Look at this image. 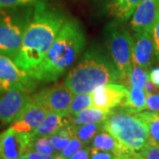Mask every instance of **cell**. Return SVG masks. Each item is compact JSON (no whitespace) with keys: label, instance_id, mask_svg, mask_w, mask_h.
I'll list each match as a JSON object with an SVG mask.
<instances>
[{"label":"cell","instance_id":"cell-1","mask_svg":"<svg viewBox=\"0 0 159 159\" xmlns=\"http://www.w3.org/2000/svg\"><path fill=\"white\" fill-rule=\"evenodd\" d=\"M66 20L61 11L43 2L34 4L22 43L13 61L32 78Z\"/></svg>","mask_w":159,"mask_h":159},{"label":"cell","instance_id":"cell-2","mask_svg":"<svg viewBox=\"0 0 159 159\" xmlns=\"http://www.w3.org/2000/svg\"><path fill=\"white\" fill-rule=\"evenodd\" d=\"M85 43V34L80 24L74 19L66 20L32 79L43 82L57 80L77 60Z\"/></svg>","mask_w":159,"mask_h":159},{"label":"cell","instance_id":"cell-3","mask_svg":"<svg viewBox=\"0 0 159 159\" xmlns=\"http://www.w3.org/2000/svg\"><path fill=\"white\" fill-rule=\"evenodd\" d=\"M119 80V74L111 57L99 49H89L69 72L65 84L74 94L92 93L100 86Z\"/></svg>","mask_w":159,"mask_h":159},{"label":"cell","instance_id":"cell-4","mask_svg":"<svg viewBox=\"0 0 159 159\" xmlns=\"http://www.w3.org/2000/svg\"><path fill=\"white\" fill-rule=\"evenodd\" d=\"M103 129L110 133L125 153L141 152L148 142V129L136 114L123 109H112L103 121Z\"/></svg>","mask_w":159,"mask_h":159},{"label":"cell","instance_id":"cell-5","mask_svg":"<svg viewBox=\"0 0 159 159\" xmlns=\"http://www.w3.org/2000/svg\"><path fill=\"white\" fill-rule=\"evenodd\" d=\"M29 6L0 9V54L11 59L16 57L32 17Z\"/></svg>","mask_w":159,"mask_h":159},{"label":"cell","instance_id":"cell-6","mask_svg":"<svg viewBox=\"0 0 159 159\" xmlns=\"http://www.w3.org/2000/svg\"><path fill=\"white\" fill-rule=\"evenodd\" d=\"M105 37L106 45L118 70L120 81H123L126 87L132 67L133 36L120 24L111 22L105 29Z\"/></svg>","mask_w":159,"mask_h":159},{"label":"cell","instance_id":"cell-7","mask_svg":"<svg viewBox=\"0 0 159 159\" xmlns=\"http://www.w3.org/2000/svg\"><path fill=\"white\" fill-rule=\"evenodd\" d=\"M74 95V92L65 83H58L32 95V99L48 112H57L68 117Z\"/></svg>","mask_w":159,"mask_h":159},{"label":"cell","instance_id":"cell-8","mask_svg":"<svg viewBox=\"0 0 159 159\" xmlns=\"http://www.w3.org/2000/svg\"><path fill=\"white\" fill-rule=\"evenodd\" d=\"M36 80L20 68L11 57L0 54V93L12 89L32 92Z\"/></svg>","mask_w":159,"mask_h":159},{"label":"cell","instance_id":"cell-9","mask_svg":"<svg viewBox=\"0 0 159 159\" xmlns=\"http://www.w3.org/2000/svg\"><path fill=\"white\" fill-rule=\"evenodd\" d=\"M32 134L19 132L11 126L0 134V159H19L28 151Z\"/></svg>","mask_w":159,"mask_h":159},{"label":"cell","instance_id":"cell-10","mask_svg":"<svg viewBox=\"0 0 159 159\" xmlns=\"http://www.w3.org/2000/svg\"><path fill=\"white\" fill-rule=\"evenodd\" d=\"M129 89L122 84L109 83L100 86L91 93L92 107L106 111L120 107L128 97Z\"/></svg>","mask_w":159,"mask_h":159},{"label":"cell","instance_id":"cell-11","mask_svg":"<svg viewBox=\"0 0 159 159\" xmlns=\"http://www.w3.org/2000/svg\"><path fill=\"white\" fill-rule=\"evenodd\" d=\"M31 92L12 89L0 93V124H10L16 119L31 98Z\"/></svg>","mask_w":159,"mask_h":159},{"label":"cell","instance_id":"cell-12","mask_svg":"<svg viewBox=\"0 0 159 159\" xmlns=\"http://www.w3.org/2000/svg\"><path fill=\"white\" fill-rule=\"evenodd\" d=\"M159 19V0H142L131 18L130 26L134 32L151 34Z\"/></svg>","mask_w":159,"mask_h":159},{"label":"cell","instance_id":"cell-13","mask_svg":"<svg viewBox=\"0 0 159 159\" xmlns=\"http://www.w3.org/2000/svg\"><path fill=\"white\" fill-rule=\"evenodd\" d=\"M49 113L39 103L31 98L20 114L11 122V128L19 132L32 133Z\"/></svg>","mask_w":159,"mask_h":159},{"label":"cell","instance_id":"cell-14","mask_svg":"<svg viewBox=\"0 0 159 159\" xmlns=\"http://www.w3.org/2000/svg\"><path fill=\"white\" fill-rule=\"evenodd\" d=\"M154 55L155 49L152 34L148 32H135L133 36L132 63L148 71Z\"/></svg>","mask_w":159,"mask_h":159},{"label":"cell","instance_id":"cell-15","mask_svg":"<svg viewBox=\"0 0 159 159\" xmlns=\"http://www.w3.org/2000/svg\"><path fill=\"white\" fill-rule=\"evenodd\" d=\"M62 114L57 112H49L46 115L43 121L40 124L31 134L32 136H51L54 134L63 125H65L69 120H66Z\"/></svg>","mask_w":159,"mask_h":159},{"label":"cell","instance_id":"cell-16","mask_svg":"<svg viewBox=\"0 0 159 159\" xmlns=\"http://www.w3.org/2000/svg\"><path fill=\"white\" fill-rule=\"evenodd\" d=\"M91 148L111 152L116 156L126 154L115 140V138L104 129L98 132L93 138V140L91 141Z\"/></svg>","mask_w":159,"mask_h":159},{"label":"cell","instance_id":"cell-17","mask_svg":"<svg viewBox=\"0 0 159 159\" xmlns=\"http://www.w3.org/2000/svg\"><path fill=\"white\" fill-rule=\"evenodd\" d=\"M142 0H109L110 14L119 20H129Z\"/></svg>","mask_w":159,"mask_h":159},{"label":"cell","instance_id":"cell-18","mask_svg":"<svg viewBox=\"0 0 159 159\" xmlns=\"http://www.w3.org/2000/svg\"><path fill=\"white\" fill-rule=\"evenodd\" d=\"M120 108L131 113H139L146 110V93L142 88H129V94Z\"/></svg>","mask_w":159,"mask_h":159},{"label":"cell","instance_id":"cell-19","mask_svg":"<svg viewBox=\"0 0 159 159\" xmlns=\"http://www.w3.org/2000/svg\"><path fill=\"white\" fill-rule=\"evenodd\" d=\"M111 111L101 110V109L89 107L87 108L76 115L72 116L70 119L71 124L74 126L80 125H85L89 123H97V122H103L107 119Z\"/></svg>","mask_w":159,"mask_h":159},{"label":"cell","instance_id":"cell-20","mask_svg":"<svg viewBox=\"0 0 159 159\" xmlns=\"http://www.w3.org/2000/svg\"><path fill=\"white\" fill-rule=\"evenodd\" d=\"M136 116L144 122L148 129V142L159 146V111H141Z\"/></svg>","mask_w":159,"mask_h":159},{"label":"cell","instance_id":"cell-21","mask_svg":"<svg viewBox=\"0 0 159 159\" xmlns=\"http://www.w3.org/2000/svg\"><path fill=\"white\" fill-rule=\"evenodd\" d=\"M103 129V122L89 123L74 126V136L85 145L89 144L98 132Z\"/></svg>","mask_w":159,"mask_h":159},{"label":"cell","instance_id":"cell-22","mask_svg":"<svg viewBox=\"0 0 159 159\" xmlns=\"http://www.w3.org/2000/svg\"><path fill=\"white\" fill-rule=\"evenodd\" d=\"M28 150H34L37 153L51 157L58 154L47 136H32Z\"/></svg>","mask_w":159,"mask_h":159},{"label":"cell","instance_id":"cell-23","mask_svg":"<svg viewBox=\"0 0 159 159\" xmlns=\"http://www.w3.org/2000/svg\"><path fill=\"white\" fill-rule=\"evenodd\" d=\"M148 80V70L138 66L136 64L132 63V67H131L130 73L128 75V80H127V86L126 87L127 88L139 87V88L143 89L145 83Z\"/></svg>","mask_w":159,"mask_h":159},{"label":"cell","instance_id":"cell-24","mask_svg":"<svg viewBox=\"0 0 159 159\" xmlns=\"http://www.w3.org/2000/svg\"><path fill=\"white\" fill-rule=\"evenodd\" d=\"M89 107H92L91 93H77L74 95L73 100L71 102L69 114L71 116H74Z\"/></svg>","mask_w":159,"mask_h":159},{"label":"cell","instance_id":"cell-25","mask_svg":"<svg viewBox=\"0 0 159 159\" xmlns=\"http://www.w3.org/2000/svg\"><path fill=\"white\" fill-rule=\"evenodd\" d=\"M83 146H85V144L80 142L77 137L74 136L70 139L66 147L64 148L59 154L63 157L69 159L77 150H79L80 148H81Z\"/></svg>","mask_w":159,"mask_h":159},{"label":"cell","instance_id":"cell-26","mask_svg":"<svg viewBox=\"0 0 159 159\" xmlns=\"http://www.w3.org/2000/svg\"><path fill=\"white\" fill-rule=\"evenodd\" d=\"M39 0H0V9L33 6Z\"/></svg>","mask_w":159,"mask_h":159},{"label":"cell","instance_id":"cell-27","mask_svg":"<svg viewBox=\"0 0 159 159\" xmlns=\"http://www.w3.org/2000/svg\"><path fill=\"white\" fill-rule=\"evenodd\" d=\"M140 153L146 159H159V146L148 142Z\"/></svg>","mask_w":159,"mask_h":159},{"label":"cell","instance_id":"cell-28","mask_svg":"<svg viewBox=\"0 0 159 159\" xmlns=\"http://www.w3.org/2000/svg\"><path fill=\"white\" fill-rule=\"evenodd\" d=\"M49 139L51 141V144L53 145V147L57 150V153H60L63 149L66 147V145L68 144L69 141H70L69 138H63V137L57 135L56 134L49 136Z\"/></svg>","mask_w":159,"mask_h":159},{"label":"cell","instance_id":"cell-29","mask_svg":"<svg viewBox=\"0 0 159 159\" xmlns=\"http://www.w3.org/2000/svg\"><path fill=\"white\" fill-rule=\"evenodd\" d=\"M146 109L151 111H159L158 94H147L146 95Z\"/></svg>","mask_w":159,"mask_h":159},{"label":"cell","instance_id":"cell-30","mask_svg":"<svg viewBox=\"0 0 159 159\" xmlns=\"http://www.w3.org/2000/svg\"><path fill=\"white\" fill-rule=\"evenodd\" d=\"M90 159H116V155L111 152L91 148Z\"/></svg>","mask_w":159,"mask_h":159},{"label":"cell","instance_id":"cell-31","mask_svg":"<svg viewBox=\"0 0 159 159\" xmlns=\"http://www.w3.org/2000/svg\"><path fill=\"white\" fill-rule=\"evenodd\" d=\"M152 38H153L154 49H155V55L159 61V19L157 21L153 30L151 32Z\"/></svg>","mask_w":159,"mask_h":159},{"label":"cell","instance_id":"cell-32","mask_svg":"<svg viewBox=\"0 0 159 159\" xmlns=\"http://www.w3.org/2000/svg\"><path fill=\"white\" fill-rule=\"evenodd\" d=\"M90 149L91 147H82L69 159H90Z\"/></svg>","mask_w":159,"mask_h":159},{"label":"cell","instance_id":"cell-33","mask_svg":"<svg viewBox=\"0 0 159 159\" xmlns=\"http://www.w3.org/2000/svg\"><path fill=\"white\" fill-rule=\"evenodd\" d=\"M28 159H52L53 157L51 156H45L42 154L37 153L34 150H28L26 153L24 154Z\"/></svg>","mask_w":159,"mask_h":159},{"label":"cell","instance_id":"cell-34","mask_svg":"<svg viewBox=\"0 0 159 159\" xmlns=\"http://www.w3.org/2000/svg\"><path fill=\"white\" fill-rule=\"evenodd\" d=\"M143 89L145 91L146 95L147 94H157L159 93V87L156 86L153 82H151L149 80L145 83L143 87Z\"/></svg>","mask_w":159,"mask_h":159},{"label":"cell","instance_id":"cell-35","mask_svg":"<svg viewBox=\"0 0 159 159\" xmlns=\"http://www.w3.org/2000/svg\"><path fill=\"white\" fill-rule=\"evenodd\" d=\"M148 80L155 85L159 87V67H155L149 72Z\"/></svg>","mask_w":159,"mask_h":159},{"label":"cell","instance_id":"cell-36","mask_svg":"<svg viewBox=\"0 0 159 159\" xmlns=\"http://www.w3.org/2000/svg\"><path fill=\"white\" fill-rule=\"evenodd\" d=\"M135 154H136V152L119 155V156H116V159H136Z\"/></svg>","mask_w":159,"mask_h":159},{"label":"cell","instance_id":"cell-37","mask_svg":"<svg viewBox=\"0 0 159 159\" xmlns=\"http://www.w3.org/2000/svg\"><path fill=\"white\" fill-rule=\"evenodd\" d=\"M52 159H68V158H66V157H63V156H61L60 154H57L56 156H54V157H53V158Z\"/></svg>","mask_w":159,"mask_h":159},{"label":"cell","instance_id":"cell-38","mask_svg":"<svg viewBox=\"0 0 159 159\" xmlns=\"http://www.w3.org/2000/svg\"><path fill=\"white\" fill-rule=\"evenodd\" d=\"M135 157H136V159H146L143 156H142V154L140 153V152H136L135 154Z\"/></svg>","mask_w":159,"mask_h":159},{"label":"cell","instance_id":"cell-39","mask_svg":"<svg viewBox=\"0 0 159 159\" xmlns=\"http://www.w3.org/2000/svg\"><path fill=\"white\" fill-rule=\"evenodd\" d=\"M19 159H28V158H27V157H26L25 155H23V156H21V157H20Z\"/></svg>","mask_w":159,"mask_h":159}]
</instances>
